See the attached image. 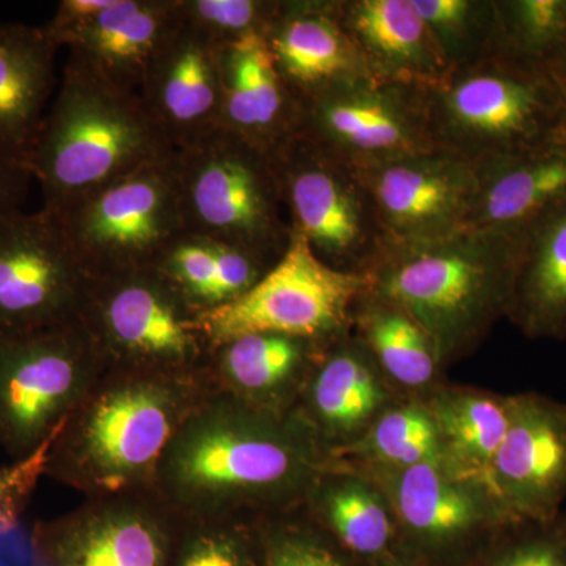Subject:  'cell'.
I'll return each instance as SVG.
<instances>
[{
    "instance_id": "cell-3",
    "label": "cell",
    "mask_w": 566,
    "mask_h": 566,
    "mask_svg": "<svg viewBox=\"0 0 566 566\" xmlns=\"http://www.w3.org/2000/svg\"><path fill=\"white\" fill-rule=\"evenodd\" d=\"M524 233L526 226L464 229L389 244L365 273L367 290L416 316L447 370L474 353L509 316Z\"/></svg>"
},
{
    "instance_id": "cell-33",
    "label": "cell",
    "mask_w": 566,
    "mask_h": 566,
    "mask_svg": "<svg viewBox=\"0 0 566 566\" xmlns=\"http://www.w3.org/2000/svg\"><path fill=\"white\" fill-rule=\"evenodd\" d=\"M497 52L547 70L566 66V0H495Z\"/></svg>"
},
{
    "instance_id": "cell-13",
    "label": "cell",
    "mask_w": 566,
    "mask_h": 566,
    "mask_svg": "<svg viewBox=\"0 0 566 566\" xmlns=\"http://www.w3.org/2000/svg\"><path fill=\"white\" fill-rule=\"evenodd\" d=\"M297 136L354 169L438 150L424 88L374 77L301 99Z\"/></svg>"
},
{
    "instance_id": "cell-8",
    "label": "cell",
    "mask_w": 566,
    "mask_h": 566,
    "mask_svg": "<svg viewBox=\"0 0 566 566\" xmlns=\"http://www.w3.org/2000/svg\"><path fill=\"white\" fill-rule=\"evenodd\" d=\"M151 268L93 279L80 322L106 370L203 371L210 345Z\"/></svg>"
},
{
    "instance_id": "cell-10",
    "label": "cell",
    "mask_w": 566,
    "mask_h": 566,
    "mask_svg": "<svg viewBox=\"0 0 566 566\" xmlns=\"http://www.w3.org/2000/svg\"><path fill=\"white\" fill-rule=\"evenodd\" d=\"M365 289V275L327 266L292 233L289 249L262 281L234 303L197 315V329L210 346L253 333L333 340L352 331L354 305Z\"/></svg>"
},
{
    "instance_id": "cell-4",
    "label": "cell",
    "mask_w": 566,
    "mask_h": 566,
    "mask_svg": "<svg viewBox=\"0 0 566 566\" xmlns=\"http://www.w3.org/2000/svg\"><path fill=\"white\" fill-rule=\"evenodd\" d=\"M174 151L137 93L107 87L65 65L25 164L43 193L41 210L62 219Z\"/></svg>"
},
{
    "instance_id": "cell-23",
    "label": "cell",
    "mask_w": 566,
    "mask_h": 566,
    "mask_svg": "<svg viewBox=\"0 0 566 566\" xmlns=\"http://www.w3.org/2000/svg\"><path fill=\"white\" fill-rule=\"evenodd\" d=\"M297 126L300 102L263 36L222 48L219 129L271 156L296 136Z\"/></svg>"
},
{
    "instance_id": "cell-24",
    "label": "cell",
    "mask_w": 566,
    "mask_h": 566,
    "mask_svg": "<svg viewBox=\"0 0 566 566\" xmlns=\"http://www.w3.org/2000/svg\"><path fill=\"white\" fill-rule=\"evenodd\" d=\"M334 9L376 81L427 88L452 70L412 0H334Z\"/></svg>"
},
{
    "instance_id": "cell-5",
    "label": "cell",
    "mask_w": 566,
    "mask_h": 566,
    "mask_svg": "<svg viewBox=\"0 0 566 566\" xmlns=\"http://www.w3.org/2000/svg\"><path fill=\"white\" fill-rule=\"evenodd\" d=\"M558 71L504 52L450 70L424 88L436 148L476 164L557 140Z\"/></svg>"
},
{
    "instance_id": "cell-16",
    "label": "cell",
    "mask_w": 566,
    "mask_h": 566,
    "mask_svg": "<svg viewBox=\"0 0 566 566\" xmlns=\"http://www.w3.org/2000/svg\"><path fill=\"white\" fill-rule=\"evenodd\" d=\"M387 245L434 240L465 229L479 192L475 164L444 150L356 169Z\"/></svg>"
},
{
    "instance_id": "cell-15",
    "label": "cell",
    "mask_w": 566,
    "mask_h": 566,
    "mask_svg": "<svg viewBox=\"0 0 566 566\" xmlns=\"http://www.w3.org/2000/svg\"><path fill=\"white\" fill-rule=\"evenodd\" d=\"M180 520L158 494L85 499L33 526L31 566H170Z\"/></svg>"
},
{
    "instance_id": "cell-32",
    "label": "cell",
    "mask_w": 566,
    "mask_h": 566,
    "mask_svg": "<svg viewBox=\"0 0 566 566\" xmlns=\"http://www.w3.org/2000/svg\"><path fill=\"white\" fill-rule=\"evenodd\" d=\"M331 460L370 469L446 465L438 424L424 397H401L395 401L359 441Z\"/></svg>"
},
{
    "instance_id": "cell-20",
    "label": "cell",
    "mask_w": 566,
    "mask_h": 566,
    "mask_svg": "<svg viewBox=\"0 0 566 566\" xmlns=\"http://www.w3.org/2000/svg\"><path fill=\"white\" fill-rule=\"evenodd\" d=\"M329 342L274 333L237 335L210 346L205 375L212 392L289 416Z\"/></svg>"
},
{
    "instance_id": "cell-43",
    "label": "cell",
    "mask_w": 566,
    "mask_h": 566,
    "mask_svg": "<svg viewBox=\"0 0 566 566\" xmlns=\"http://www.w3.org/2000/svg\"><path fill=\"white\" fill-rule=\"evenodd\" d=\"M560 74L562 88H564V109H562L560 126H558L557 142L566 144V66L558 71Z\"/></svg>"
},
{
    "instance_id": "cell-9",
    "label": "cell",
    "mask_w": 566,
    "mask_h": 566,
    "mask_svg": "<svg viewBox=\"0 0 566 566\" xmlns=\"http://www.w3.org/2000/svg\"><path fill=\"white\" fill-rule=\"evenodd\" d=\"M270 158L292 233L327 266L365 275L387 241L356 169L297 134Z\"/></svg>"
},
{
    "instance_id": "cell-40",
    "label": "cell",
    "mask_w": 566,
    "mask_h": 566,
    "mask_svg": "<svg viewBox=\"0 0 566 566\" xmlns=\"http://www.w3.org/2000/svg\"><path fill=\"white\" fill-rule=\"evenodd\" d=\"M114 3L115 0H62L43 31L55 46L69 48L71 41Z\"/></svg>"
},
{
    "instance_id": "cell-2",
    "label": "cell",
    "mask_w": 566,
    "mask_h": 566,
    "mask_svg": "<svg viewBox=\"0 0 566 566\" xmlns=\"http://www.w3.org/2000/svg\"><path fill=\"white\" fill-rule=\"evenodd\" d=\"M211 394L205 370H106L52 439L44 476L85 499L156 494L167 447Z\"/></svg>"
},
{
    "instance_id": "cell-25",
    "label": "cell",
    "mask_w": 566,
    "mask_h": 566,
    "mask_svg": "<svg viewBox=\"0 0 566 566\" xmlns=\"http://www.w3.org/2000/svg\"><path fill=\"white\" fill-rule=\"evenodd\" d=\"M301 506L363 566L400 551L394 506L364 469L329 460Z\"/></svg>"
},
{
    "instance_id": "cell-14",
    "label": "cell",
    "mask_w": 566,
    "mask_h": 566,
    "mask_svg": "<svg viewBox=\"0 0 566 566\" xmlns=\"http://www.w3.org/2000/svg\"><path fill=\"white\" fill-rule=\"evenodd\" d=\"M93 279L50 212L0 222V335L80 322Z\"/></svg>"
},
{
    "instance_id": "cell-11",
    "label": "cell",
    "mask_w": 566,
    "mask_h": 566,
    "mask_svg": "<svg viewBox=\"0 0 566 566\" xmlns=\"http://www.w3.org/2000/svg\"><path fill=\"white\" fill-rule=\"evenodd\" d=\"M360 469L374 476L394 506L400 551L428 566H471L495 536L517 523L490 486L446 465Z\"/></svg>"
},
{
    "instance_id": "cell-30",
    "label": "cell",
    "mask_w": 566,
    "mask_h": 566,
    "mask_svg": "<svg viewBox=\"0 0 566 566\" xmlns=\"http://www.w3.org/2000/svg\"><path fill=\"white\" fill-rule=\"evenodd\" d=\"M352 331L406 397H424L444 382L433 338L403 305L365 289L354 305Z\"/></svg>"
},
{
    "instance_id": "cell-27",
    "label": "cell",
    "mask_w": 566,
    "mask_h": 566,
    "mask_svg": "<svg viewBox=\"0 0 566 566\" xmlns=\"http://www.w3.org/2000/svg\"><path fill=\"white\" fill-rule=\"evenodd\" d=\"M57 51L43 25L0 22V148L22 161L54 99Z\"/></svg>"
},
{
    "instance_id": "cell-18",
    "label": "cell",
    "mask_w": 566,
    "mask_h": 566,
    "mask_svg": "<svg viewBox=\"0 0 566 566\" xmlns=\"http://www.w3.org/2000/svg\"><path fill=\"white\" fill-rule=\"evenodd\" d=\"M398 392L353 331L326 345L293 415L314 433L327 457L359 441Z\"/></svg>"
},
{
    "instance_id": "cell-35",
    "label": "cell",
    "mask_w": 566,
    "mask_h": 566,
    "mask_svg": "<svg viewBox=\"0 0 566 566\" xmlns=\"http://www.w3.org/2000/svg\"><path fill=\"white\" fill-rule=\"evenodd\" d=\"M450 69L497 52L495 0H412Z\"/></svg>"
},
{
    "instance_id": "cell-37",
    "label": "cell",
    "mask_w": 566,
    "mask_h": 566,
    "mask_svg": "<svg viewBox=\"0 0 566 566\" xmlns=\"http://www.w3.org/2000/svg\"><path fill=\"white\" fill-rule=\"evenodd\" d=\"M281 0H178L181 20L212 43L226 48L249 36H263Z\"/></svg>"
},
{
    "instance_id": "cell-21",
    "label": "cell",
    "mask_w": 566,
    "mask_h": 566,
    "mask_svg": "<svg viewBox=\"0 0 566 566\" xmlns=\"http://www.w3.org/2000/svg\"><path fill=\"white\" fill-rule=\"evenodd\" d=\"M178 22V0H115L71 41L65 65L107 87L139 95Z\"/></svg>"
},
{
    "instance_id": "cell-19",
    "label": "cell",
    "mask_w": 566,
    "mask_h": 566,
    "mask_svg": "<svg viewBox=\"0 0 566 566\" xmlns=\"http://www.w3.org/2000/svg\"><path fill=\"white\" fill-rule=\"evenodd\" d=\"M221 52L180 17L148 70L139 96L174 150L219 129Z\"/></svg>"
},
{
    "instance_id": "cell-1",
    "label": "cell",
    "mask_w": 566,
    "mask_h": 566,
    "mask_svg": "<svg viewBox=\"0 0 566 566\" xmlns=\"http://www.w3.org/2000/svg\"><path fill=\"white\" fill-rule=\"evenodd\" d=\"M329 460L293 412L212 392L167 447L156 494L180 516L274 515L303 505Z\"/></svg>"
},
{
    "instance_id": "cell-36",
    "label": "cell",
    "mask_w": 566,
    "mask_h": 566,
    "mask_svg": "<svg viewBox=\"0 0 566 566\" xmlns=\"http://www.w3.org/2000/svg\"><path fill=\"white\" fill-rule=\"evenodd\" d=\"M260 535L264 566H363L301 505L260 517Z\"/></svg>"
},
{
    "instance_id": "cell-38",
    "label": "cell",
    "mask_w": 566,
    "mask_h": 566,
    "mask_svg": "<svg viewBox=\"0 0 566 566\" xmlns=\"http://www.w3.org/2000/svg\"><path fill=\"white\" fill-rule=\"evenodd\" d=\"M471 566H566V512L547 523H513Z\"/></svg>"
},
{
    "instance_id": "cell-31",
    "label": "cell",
    "mask_w": 566,
    "mask_h": 566,
    "mask_svg": "<svg viewBox=\"0 0 566 566\" xmlns=\"http://www.w3.org/2000/svg\"><path fill=\"white\" fill-rule=\"evenodd\" d=\"M424 400L438 424L446 468L491 488V465L509 427L510 395L444 381Z\"/></svg>"
},
{
    "instance_id": "cell-12",
    "label": "cell",
    "mask_w": 566,
    "mask_h": 566,
    "mask_svg": "<svg viewBox=\"0 0 566 566\" xmlns=\"http://www.w3.org/2000/svg\"><path fill=\"white\" fill-rule=\"evenodd\" d=\"M172 155L115 181L59 219L93 277L150 268L185 233Z\"/></svg>"
},
{
    "instance_id": "cell-6",
    "label": "cell",
    "mask_w": 566,
    "mask_h": 566,
    "mask_svg": "<svg viewBox=\"0 0 566 566\" xmlns=\"http://www.w3.org/2000/svg\"><path fill=\"white\" fill-rule=\"evenodd\" d=\"M172 163L185 233L243 249L270 264L282 259L292 226L270 156L218 129L175 150Z\"/></svg>"
},
{
    "instance_id": "cell-29",
    "label": "cell",
    "mask_w": 566,
    "mask_h": 566,
    "mask_svg": "<svg viewBox=\"0 0 566 566\" xmlns=\"http://www.w3.org/2000/svg\"><path fill=\"white\" fill-rule=\"evenodd\" d=\"M273 266L243 249L182 233L150 268L192 314L202 315L243 297Z\"/></svg>"
},
{
    "instance_id": "cell-7",
    "label": "cell",
    "mask_w": 566,
    "mask_h": 566,
    "mask_svg": "<svg viewBox=\"0 0 566 566\" xmlns=\"http://www.w3.org/2000/svg\"><path fill=\"white\" fill-rule=\"evenodd\" d=\"M104 371L81 322L0 335V449L21 461L51 444Z\"/></svg>"
},
{
    "instance_id": "cell-34",
    "label": "cell",
    "mask_w": 566,
    "mask_h": 566,
    "mask_svg": "<svg viewBox=\"0 0 566 566\" xmlns=\"http://www.w3.org/2000/svg\"><path fill=\"white\" fill-rule=\"evenodd\" d=\"M170 566H264L260 517L181 516Z\"/></svg>"
},
{
    "instance_id": "cell-41",
    "label": "cell",
    "mask_w": 566,
    "mask_h": 566,
    "mask_svg": "<svg viewBox=\"0 0 566 566\" xmlns=\"http://www.w3.org/2000/svg\"><path fill=\"white\" fill-rule=\"evenodd\" d=\"M33 177L28 164L0 148V222L24 211Z\"/></svg>"
},
{
    "instance_id": "cell-22",
    "label": "cell",
    "mask_w": 566,
    "mask_h": 566,
    "mask_svg": "<svg viewBox=\"0 0 566 566\" xmlns=\"http://www.w3.org/2000/svg\"><path fill=\"white\" fill-rule=\"evenodd\" d=\"M264 41L297 102L374 77L338 22L334 0H281Z\"/></svg>"
},
{
    "instance_id": "cell-17",
    "label": "cell",
    "mask_w": 566,
    "mask_h": 566,
    "mask_svg": "<svg viewBox=\"0 0 566 566\" xmlns=\"http://www.w3.org/2000/svg\"><path fill=\"white\" fill-rule=\"evenodd\" d=\"M490 483L517 523H547L565 512L566 403L538 392L510 395L509 427Z\"/></svg>"
},
{
    "instance_id": "cell-39",
    "label": "cell",
    "mask_w": 566,
    "mask_h": 566,
    "mask_svg": "<svg viewBox=\"0 0 566 566\" xmlns=\"http://www.w3.org/2000/svg\"><path fill=\"white\" fill-rule=\"evenodd\" d=\"M50 446L25 460L0 465V534L10 532L24 515L33 491L44 476V461Z\"/></svg>"
},
{
    "instance_id": "cell-42",
    "label": "cell",
    "mask_w": 566,
    "mask_h": 566,
    "mask_svg": "<svg viewBox=\"0 0 566 566\" xmlns=\"http://www.w3.org/2000/svg\"><path fill=\"white\" fill-rule=\"evenodd\" d=\"M365 566H428V565L423 564V562L417 560L416 557L409 556V554L403 553V551H397V553L390 554V556L379 558V560L374 562V564H368Z\"/></svg>"
},
{
    "instance_id": "cell-26",
    "label": "cell",
    "mask_w": 566,
    "mask_h": 566,
    "mask_svg": "<svg viewBox=\"0 0 566 566\" xmlns=\"http://www.w3.org/2000/svg\"><path fill=\"white\" fill-rule=\"evenodd\" d=\"M479 192L465 229H515L566 199V144L549 142L476 163Z\"/></svg>"
},
{
    "instance_id": "cell-28",
    "label": "cell",
    "mask_w": 566,
    "mask_h": 566,
    "mask_svg": "<svg viewBox=\"0 0 566 566\" xmlns=\"http://www.w3.org/2000/svg\"><path fill=\"white\" fill-rule=\"evenodd\" d=\"M506 319L531 340L566 338V199L526 226Z\"/></svg>"
}]
</instances>
